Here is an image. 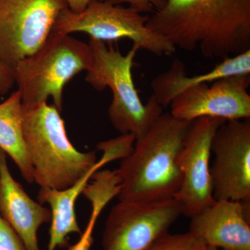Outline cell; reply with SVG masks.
Here are the masks:
<instances>
[{
	"label": "cell",
	"instance_id": "cell-1",
	"mask_svg": "<svg viewBox=\"0 0 250 250\" xmlns=\"http://www.w3.org/2000/svg\"><path fill=\"white\" fill-rule=\"evenodd\" d=\"M148 27L176 47L222 61L250 49V0H166Z\"/></svg>",
	"mask_w": 250,
	"mask_h": 250
},
{
	"label": "cell",
	"instance_id": "cell-2",
	"mask_svg": "<svg viewBox=\"0 0 250 250\" xmlns=\"http://www.w3.org/2000/svg\"><path fill=\"white\" fill-rule=\"evenodd\" d=\"M191 122L170 113L136 139L132 152L116 170L121 179L119 201L153 202L173 199L182 182L177 158Z\"/></svg>",
	"mask_w": 250,
	"mask_h": 250
},
{
	"label": "cell",
	"instance_id": "cell-3",
	"mask_svg": "<svg viewBox=\"0 0 250 250\" xmlns=\"http://www.w3.org/2000/svg\"><path fill=\"white\" fill-rule=\"evenodd\" d=\"M23 135L34 182L41 188H67L88 173L98 161L95 151L82 152L74 147L61 112L47 102L23 105Z\"/></svg>",
	"mask_w": 250,
	"mask_h": 250
},
{
	"label": "cell",
	"instance_id": "cell-4",
	"mask_svg": "<svg viewBox=\"0 0 250 250\" xmlns=\"http://www.w3.org/2000/svg\"><path fill=\"white\" fill-rule=\"evenodd\" d=\"M93 62L86 70L85 81L96 90L111 89L113 99L108 116L113 127L122 134L143 136L163 113L164 108L151 96L143 104L135 86L132 67L140 48L133 45L123 54L111 42L90 39Z\"/></svg>",
	"mask_w": 250,
	"mask_h": 250
},
{
	"label": "cell",
	"instance_id": "cell-5",
	"mask_svg": "<svg viewBox=\"0 0 250 250\" xmlns=\"http://www.w3.org/2000/svg\"><path fill=\"white\" fill-rule=\"evenodd\" d=\"M92 62L89 44L52 31L40 48L13 69L22 104L45 103L51 97L62 112L64 87L77 74L88 70Z\"/></svg>",
	"mask_w": 250,
	"mask_h": 250
},
{
	"label": "cell",
	"instance_id": "cell-6",
	"mask_svg": "<svg viewBox=\"0 0 250 250\" xmlns=\"http://www.w3.org/2000/svg\"><path fill=\"white\" fill-rule=\"evenodd\" d=\"M148 18L129 6L91 0L81 12H72L67 7L62 10L52 31L65 34L83 32L90 39L104 42L127 39L140 49L158 57L172 55L177 48L164 36L148 27Z\"/></svg>",
	"mask_w": 250,
	"mask_h": 250
},
{
	"label": "cell",
	"instance_id": "cell-7",
	"mask_svg": "<svg viewBox=\"0 0 250 250\" xmlns=\"http://www.w3.org/2000/svg\"><path fill=\"white\" fill-rule=\"evenodd\" d=\"M65 0H0V63L14 69L47 40Z\"/></svg>",
	"mask_w": 250,
	"mask_h": 250
},
{
	"label": "cell",
	"instance_id": "cell-8",
	"mask_svg": "<svg viewBox=\"0 0 250 250\" xmlns=\"http://www.w3.org/2000/svg\"><path fill=\"white\" fill-rule=\"evenodd\" d=\"M183 214L175 199L164 201H119L108 215L102 245L104 250H146L168 232Z\"/></svg>",
	"mask_w": 250,
	"mask_h": 250
},
{
	"label": "cell",
	"instance_id": "cell-9",
	"mask_svg": "<svg viewBox=\"0 0 250 250\" xmlns=\"http://www.w3.org/2000/svg\"><path fill=\"white\" fill-rule=\"evenodd\" d=\"M224 120L202 117L192 121L177 158L182 182L174 199L183 208V214L191 217L215 201L210 176L211 142L215 131Z\"/></svg>",
	"mask_w": 250,
	"mask_h": 250
},
{
	"label": "cell",
	"instance_id": "cell-10",
	"mask_svg": "<svg viewBox=\"0 0 250 250\" xmlns=\"http://www.w3.org/2000/svg\"><path fill=\"white\" fill-rule=\"evenodd\" d=\"M210 176L215 200L250 202V122L227 121L211 142Z\"/></svg>",
	"mask_w": 250,
	"mask_h": 250
},
{
	"label": "cell",
	"instance_id": "cell-11",
	"mask_svg": "<svg viewBox=\"0 0 250 250\" xmlns=\"http://www.w3.org/2000/svg\"><path fill=\"white\" fill-rule=\"evenodd\" d=\"M250 83L248 75L220 79L202 83L179 94L170 103V114L177 119L192 122L212 117L224 121L250 119Z\"/></svg>",
	"mask_w": 250,
	"mask_h": 250
},
{
	"label": "cell",
	"instance_id": "cell-12",
	"mask_svg": "<svg viewBox=\"0 0 250 250\" xmlns=\"http://www.w3.org/2000/svg\"><path fill=\"white\" fill-rule=\"evenodd\" d=\"M250 202L215 200L191 217L189 231L223 250H250Z\"/></svg>",
	"mask_w": 250,
	"mask_h": 250
},
{
	"label": "cell",
	"instance_id": "cell-13",
	"mask_svg": "<svg viewBox=\"0 0 250 250\" xmlns=\"http://www.w3.org/2000/svg\"><path fill=\"white\" fill-rule=\"evenodd\" d=\"M6 153L0 149V215L17 233L26 250H40L38 230L50 223L49 208L34 201L10 172Z\"/></svg>",
	"mask_w": 250,
	"mask_h": 250
},
{
	"label": "cell",
	"instance_id": "cell-14",
	"mask_svg": "<svg viewBox=\"0 0 250 250\" xmlns=\"http://www.w3.org/2000/svg\"><path fill=\"white\" fill-rule=\"evenodd\" d=\"M103 155L97 161L93 168L72 186L62 190L41 188L38 194L39 203L50 206L51 227L47 250H55L57 248L69 246L68 236L71 233L82 234L75 213V205L78 197L83 192L93 174L108 163L116 160L117 156L109 147L100 148Z\"/></svg>",
	"mask_w": 250,
	"mask_h": 250
},
{
	"label": "cell",
	"instance_id": "cell-15",
	"mask_svg": "<svg viewBox=\"0 0 250 250\" xmlns=\"http://www.w3.org/2000/svg\"><path fill=\"white\" fill-rule=\"evenodd\" d=\"M185 64L175 59L168 70L153 79L152 96L163 108L170 106L179 94L202 83L236 75H250V49L220 61L210 71L188 76Z\"/></svg>",
	"mask_w": 250,
	"mask_h": 250
},
{
	"label": "cell",
	"instance_id": "cell-16",
	"mask_svg": "<svg viewBox=\"0 0 250 250\" xmlns=\"http://www.w3.org/2000/svg\"><path fill=\"white\" fill-rule=\"evenodd\" d=\"M0 149L14 161L23 178L34 183L32 166L23 135V105L18 90L0 104Z\"/></svg>",
	"mask_w": 250,
	"mask_h": 250
},
{
	"label": "cell",
	"instance_id": "cell-17",
	"mask_svg": "<svg viewBox=\"0 0 250 250\" xmlns=\"http://www.w3.org/2000/svg\"><path fill=\"white\" fill-rule=\"evenodd\" d=\"M205 243L190 232L163 235L146 250H201Z\"/></svg>",
	"mask_w": 250,
	"mask_h": 250
},
{
	"label": "cell",
	"instance_id": "cell-18",
	"mask_svg": "<svg viewBox=\"0 0 250 250\" xmlns=\"http://www.w3.org/2000/svg\"><path fill=\"white\" fill-rule=\"evenodd\" d=\"M92 206L91 214L84 231L80 235V238L73 246L67 247L68 250H90L93 243V231L97 220L104 208L108 203L106 197L98 193H90L87 195Z\"/></svg>",
	"mask_w": 250,
	"mask_h": 250
},
{
	"label": "cell",
	"instance_id": "cell-19",
	"mask_svg": "<svg viewBox=\"0 0 250 250\" xmlns=\"http://www.w3.org/2000/svg\"><path fill=\"white\" fill-rule=\"evenodd\" d=\"M0 250H26L17 233L0 215Z\"/></svg>",
	"mask_w": 250,
	"mask_h": 250
},
{
	"label": "cell",
	"instance_id": "cell-20",
	"mask_svg": "<svg viewBox=\"0 0 250 250\" xmlns=\"http://www.w3.org/2000/svg\"><path fill=\"white\" fill-rule=\"evenodd\" d=\"M111 4H128L129 7L140 13L155 12L164 7L166 0H100Z\"/></svg>",
	"mask_w": 250,
	"mask_h": 250
},
{
	"label": "cell",
	"instance_id": "cell-21",
	"mask_svg": "<svg viewBox=\"0 0 250 250\" xmlns=\"http://www.w3.org/2000/svg\"><path fill=\"white\" fill-rule=\"evenodd\" d=\"M15 83L12 69L0 63V95L4 96L12 88Z\"/></svg>",
	"mask_w": 250,
	"mask_h": 250
},
{
	"label": "cell",
	"instance_id": "cell-22",
	"mask_svg": "<svg viewBox=\"0 0 250 250\" xmlns=\"http://www.w3.org/2000/svg\"><path fill=\"white\" fill-rule=\"evenodd\" d=\"M67 8L72 12L79 13L83 11L91 0H65Z\"/></svg>",
	"mask_w": 250,
	"mask_h": 250
},
{
	"label": "cell",
	"instance_id": "cell-23",
	"mask_svg": "<svg viewBox=\"0 0 250 250\" xmlns=\"http://www.w3.org/2000/svg\"><path fill=\"white\" fill-rule=\"evenodd\" d=\"M201 250H218V249L213 248V247L208 246L205 244V246L202 247Z\"/></svg>",
	"mask_w": 250,
	"mask_h": 250
}]
</instances>
